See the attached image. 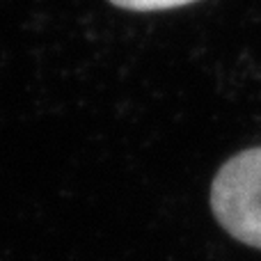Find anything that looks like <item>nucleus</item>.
<instances>
[{"instance_id": "nucleus-1", "label": "nucleus", "mask_w": 261, "mask_h": 261, "mask_svg": "<svg viewBox=\"0 0 261 261\" xmlns=\"http://www.w3.org/2000/svg\"><path fill=\"white\" fill-rule=\"evenodd\" d=\"M216 220L241 243L261 250V147L220 167L211 188Z\"/></svg>"}, {"instance_id": "nucleus-2", "label": "nucleus", "mask_w": 261, "mask_h": 261, "mask_svg": "<svg viewBox=\"0 0 261 261\" xmlns=\"http://www.w3.org/2000/svg\"><path fill=\"white\" fill-rule=\"evenodd\" d=\"M110 3L124 9H133V12H158V9H172V7H181V5H190L195 0H110Z\"/></svg>"}]
</instances>
